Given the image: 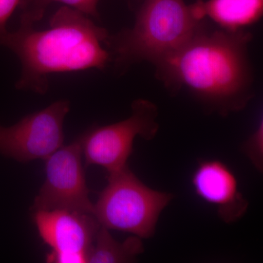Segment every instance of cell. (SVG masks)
<instances>
[{
    "instance_id": "3957f363",
    "label": "cell",
    "mask_w": 263,
    "mask_h": 263,
    "mask_svg": "<svg viewBox=\"0 0 263 263\" xmlns=\"http://www.w3.org/2000/svg\"><path fill=\"white\" fill-rule=\"evenodd\" d=\"M201 26L183 0H145L133 28L109 35L106 45L117 65H158L179 50Z\"/></svg>"
},
{
    "instance_id": "9a60e30c",
    "label": "cell",
    "mask_w": 263,
    "mask_h": 263,
    "mask_svg": "<svg viewBox=\"0 0 263 263\" xmlns=\"http://www.w3.org/2000/svg\"><path fill=\"white\" fill-rule=\"evenodd\" d=\"M46 262L50 263H86V252H55L52 251L46 257Z\"/></svg>"
},
{
    "instance_id": "7c38bea8",
    "label": "cell",
    "mask_w": 263,
    "mask_h": 263,
    "mask_svg": "<svg viewBox=\"0 0 263 263\" xmlns=\"http://www.w3.org/2000/svg\"><path fill=\"white\" fill-rule=\"evenodd\" d=\"M99 0H26L21 8L20 27H34L41 20L48 5L53 3H61L88 15L98 18Z\"/></svg>"
},
{
    "instance_id": "5bb4252c",
    "label": "cell",
    "mask_w": 263,
    "mask_h": 263,
    "mask_svg": "<svg viewBox=\"0 0 263 263\" xmlns=\"http://www.w3.org/2000/svg\"><path fill=\"white\" fill-rule=\"evenodd\" d=\"M26 0H0V37L8 32L7 24L17 8H22Z\"/></svg>"
},
{
    "instance_id": "8fae6325",
    "label": "cell",
    "mask_w": 263,
    "mask_h": 263,
    "mask_svg": "<svg viewBox=\"0 0 263 263\" xmlns=\"http://www.w3.org/2000/svg\"><path fill=\"white\" fill-rule=\"evenodd\" d=\"M144 251L142 238L129 237L124 241L114 239L109 230L100 226L94 243L88 251L87 262H131Z\"/></svg>"
},
{
    "instance_id": "7a4b0ae2",
    "label": "cell",
    "mask_w": 263,
    "mask_h": 263,
    "mask_svg": "<svg viewBox=\"0 0 263 263\" xmlns=\"http://www.w3.org/2000/svg\"><path fill=\"white\" fill-rule=\"evenodd\" d=\"M46 30L19 27L0 37V45L20 60L22 73L15 87L46 93L48 76L57 72L99 69L111 60L105 48L109 34L79 10L63 6L52 15Z\"/></svg>"
},
{
    "instance_id": "5b68a950",
    "label": "cell",
    "mask_w": 263,
    "mask_h": 263,
    "mask_svg": "<svg viewBox=\"0 0 263 263\" xmlns=\"http://www.w3.org/2000/svg\"><path fill=\"white\" fill-rule=\"evenodd\" d=\"M157 117L155 104L138 100L132 104V114L127 119L86 131L81 136L86 166H100L108 174L127 167L136 137L149 141L157 135Z\"/></svg>"
},
{
    "instance_id": "6da1fadb",
    "label": "cell",
    "mask_w": 263,
    "mask_h": 263,
    "mask_svg": "<svg viewBox=\"0 0 263 263\" xmlns=\"http://www.w3.org/2000/svg\"><path fill=\"white\" fill-rule=\"evenodd\" d=\"M242 30L207 32L202 26L182 47L157 65L160 79L183 87L219 113L243 108L251 98L252 71Z\"/></svg>"
},
{
    "instance_id": "ba28073f",
    "label": "cell",
    "mask_w": 263,
    "mask_h": 263,
    "mask_svg": "<svg viewBox=\"0 0 263 263\" xmlns=\"http://www.w3.org/2000/svg\"><path fill=\"white\" fill-rule=\"evenodd\" d=\"M191 183L197 196L215 207L224 222L241 219L248 209L249 202L239 191L234 172L222 161L200 160Z\"/></svg>"
},
{
    "instance_id": "30bf717a",
    "label": "cell",
    "mask_w": 263,
    "mask_h": 263,
    "mask_svg": "<svg viewBox=\"0 0 263 263\" xmlns=\"http://www.w3.org/2000/svg\"><path fill=\"white\" fill-rule=\"evenodd\" d=\"M190 6L197 20L209 16L224 30L235 32L260 19L263 0H209Z\"/></svg>"
},
{
    "instance_id": "9c48e42d",
    "label": "cell",
    "mask_w": 263,
    "mask_h": 263,
    "mask_svg": "<svg viewBox=\"0 0 263 263\" xmlns=\"http://www.w3.org/2000/svg\"><path fill=\"white\" fill-rule=\"evenodd\" d=\"M34 220L43 241L55 252L88 253L100 226L94 215L65 210L37 211Z\"/></svg>"
},
{
    "instance_id": "277c9868",
    "label": "cell",
    "mask_w": 263,
    "mask_h": 263,
    "mask_svg": "<svg viewBox=\"0 0 263 263\" xmlns=\"http://www.w3.org/2000/svg\"><path fill=\"white\" fill-rule=\"evenodd\" d=\"M173 197L172 194L148 187L127 166L108 174V184L94 204V216L108 230L149 238Z\"/></svg>"
},
{
    "instance_id": "8992f818",
    "label": "cell",
    "mask_w": 263,
    "mask_h": 263,
    "mask_svg": "<svg viewBox=\"0 0 263 263\" xmlns=\"http://www.w3.org/2000/svg\"><path fill=\"white\" fill-rule=\"evenodd\" d=\"M81 136L53 152L46 161V179L34 200L33 212L65 210L94 215L82 165Z\"/></svg>"
},
{
    "instance_id": "4fadbf2b",
    "label": "cell",
    "mask_w": 263,
    "mask_h": 263,
    "mask_svg": "<svg viewBox=\"0 0 263 263\" xmlns=\"http://www.w3.org/2000/svg\"><path fill=\"white\" fill-rule=\"evenodd\" d=\"M243 151L254 167L262 171L263 163V124L259 122L255 131L243 143Z\"/></svg>"
},
{
    "instance_id": "52a82bcc",
    "label": "cell",
    "mask_w": 263,
    "mask_h": 263,
    "mask_svg": "<svg viewBox=\"0 0 263 263\" xmlns=\"http://www.w3.org/2000/svg\"><path fill=\"white\" fill-rule=\"evenodd\" d=\"M68 100L26 116L10 127L0 125V155L20 162L46 160L63 146V124Z\"/></svg>"
}]
</instances>
